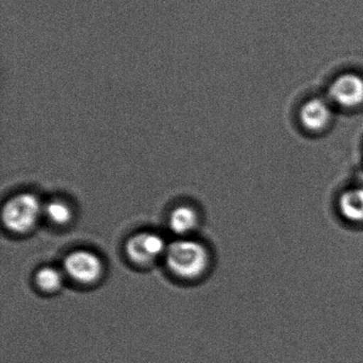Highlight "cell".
Listing matches in <instances>:
<instances>
[{"instance_id": "277c9868", "label": "cell", "mask_w": 363, "mask_h": 363, "mask_svg": "<svg viewBox=\"0 0 363 363\" xmlns=\"http://www.w3.org/2000/svg\"><path fill=\"white\" fill-rule=\"evenodd\" d=\"M327 99L336 108L355 111L363 106V77L356 72H345L328 87Z\"/></svg>"}, {"instance_id": "7a4b0ae2", "label": "cell", "mask_w": 363, "mask_h": 363, "mask_svg": "<svg viewBox=\"0 0 363 363\" xmlns=\"http://www.w3.org/2000/svg\"><path fill=\"white\" fill-rule=\"evenodd\" d=\"M44 205L31 192L11 196L2 208L4 228L14 234H26L33 230L43 216Z\"/></svg>"}, {"instance_id": "6da1fadb", "label": "cell", "mask_w": 363, "mask_h": 363, "mask_svg": "<svg viewBox=\"0 0 363 363\" xmlns=\"http://www.w3.org/2000/svg\"><path fill=\"white\" fill-rule=\"evenodd\" d=\"M164 259L168 270L179 279H195L206 272L210 255L202 243L179 239L168 245Z\"/></svg>"}, {"instance_id": "ba28073f", "label": "cell", "mask_w": 363, "mask_h": 363, "mask_svg": "<svg viewBox=\"0 0 363 363\" xmlns=\"http://www.w3.org/2000/svg\"><path fill=\"white\" fill-rule=\"evenodd\" d=\"M198 221L197 211L193 207L180 205L170 213L168 225L175 234L187 235L197 228Z\"/></svg>"}, {"instance_id": "30bf717a", "label": "cell", "mask_w": 363, "mask_h": 363, "mask_svg": "<svg viewBox=\"0 0 363 363\" xmlns=\"http://www.w3.org/2000/svg\"><path fill=\"white\" fill-rule=\"evenodd\" d=\"M43 216L55 225H66L72 219V209L62 200H51L44 205Z\"/></svg>"}, {"instance_id": "8992f818", "label": "cell", "mask_w": 363, "mask_h": 363, "mask_svg": "<svg viewBox=\"0 0 363 363\" xmlns=\"http://www.w3.org/2000/svg\"><path fill=\"white\" fill-rule=\"evenodd\" d=\"M126 254L139 266H147L166 255L168 245L160 235L153 232H140L128 239Z\"/></svg>"}, {"instance_id": "5b68a950", "label": "cell", "mask_w": 363, "mask_h": 363, "mask_svg": "<svg viewBox=\"0 0 363 363\" xmlns=\"http://www.w3.org/2000/svg\"><path fill=\"white\" fill-rule=\"evenodd\" d=\"M335 108L327 97H315L307 100L298 111L300 127L307 133L318 135L328 131L335 119Z\"/></svg>"}, {"instance_id": "3957f363", "label": "cell", "mask_w": 363, "mask_h": 363, "mask_svg": "<svg viewBox=\"0 0 363 363\" xmlns=\"http://www.w3.org/2000/svg\"><path fill=\"white\" fill-rule=\"evenodd\" d=\"M64 272L75 283L93 285L104 274L102 258L87 250H77L66 256L63 262Z\"/></svg>"}, {"instance_id": "52a82bcc", "label": "cell", "mask_w": 363, "mask_h": 363, "mask_svg": "<svg viewBox=\"0 0 363 363\" xmlns=\"http://www.w3.org/2000/svg\"><path fill=\"white\" fill-rule=\"evenodd\" d=\"M341 218L351 225L363 226V176L358 185L345 190L339 196Z\"/></svg>"}, {"instance_id": "9c48e42d", "label": "cell", "mask_w": 363, "mask_h": 363, "mask_svg": "<svg viewBox=\"0 0 363 363\" xmlns=\"http://www.w3.org/2000/svg\"><path fill=\"white\" fill-rule=\"evenodd\" d=\"M63 274L55 267L46 266L36 273V284L45 294H55L63 286Z\"/></svg>"}]
</instances>
